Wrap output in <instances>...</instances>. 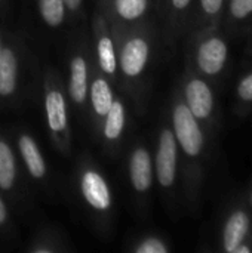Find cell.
I'll list each match as a JSON object with an SVG mask.
<instances>
[{
	"label": "cell",
	"mask_w": 252,
	"mask_h": 253,
	"mask_svg": "<svg viewBox=\"0 0 252 253\" xmlns=\"http://www.w3.org/2000/svg\"><path fill=\"white\" fill-rule=\"evenodd\" d=\"M245 200H247V203H248L250 209L252 211V185H251V188H250V191H248V194L245 196Z\"/></svg>",
	"instance_id": "83f0119b"
},
{
	"label": "cell",
	"mask_w": 252,
	"mask_h": 253,
	"mask_svg": "<svg viewBox=\"0 0 252 253\" xmlns=\"http://www.w3.org/2000/svg\"><path fill=\"white\" fill-rule=\"evenodd\" d=\"M64 3H65V6H67L68 9H71V10H76V9L80 6L82 0H64Z\"/></svg>",
	"instance_id": "d4e9b609"
},
{
	"label": "cell",
	"mask_w": 252,
	"mask_h": 253,
	"mask_svg": "<svg viewBox=\"0 0 252 253\" xmlns=\"http://www.w3.org/2000/svg\"><path fill=\"white\" fill-rule=\"evenodd\" d=\"M39 9L43 21L50 27H58L64 21V0H39Z\"/></svg>",
	"instance_id": "d6986e66"
},
{
	"label": "cell",
	"mask_w": 252,
	"mask_h": 253,
	"mask_svg": "<svg viewBox=\"0 0 252 253\" xmlns=\"http://www.w3.org/2000/svg\"><path fill=\"white\" fill-rule=\"evenodd\" d=\"M149 0H114L116 12L128 21L137 19L147 10Z\"/></svg>",
	"instance_id": "44dd1931"
},
{
	"label": "cell",
	"mask_w": 252,
	"mask_h": 253,
	"mask_svg": "<svg viewBox=\"0 0 252 253\" xmlns=\"http://www.w3.org/2000/svg\"><path fill=\"white\" fill-rule=\"evenodd\" d=\"M149 53H150V47L144 39L135 37L128 40L126 44L123 46L122 56H120V67L123 73L131 77L143 73L149 61Z\"/></svg>",
	"instance_id": "ba28073f"
},
{
	"label": "cell",
	"mask_w": 252,
	"mask_h": 253,
	"mask_svg": "<svg viewBox=\"0 0 252 253\" xmlns=\"http://www.w3.org/2000/svg\"><path fill=\"white\" fill-rule=\"evenodd\" d=\"M251 58H252V55H251ZM251 67H252V61H251Z\"/></svg>",
	"instance_id": "f546056e"
},
{
	"label": "cell",
	"mask_w": 252,
	"mask_h": 253,
	"mask_svg": "<svg viewBox=\"0 0 252 253\" xmlns=\"http://www.w3.org/2000/svg\"><path fill=\"white\" fill-rule=\"evenodd\" d=\"M233 113L239 117H247L252 113V70L244 74L236 84Z\"/></svg>",
	"instance_id": "5bb4252c"
},
{
	"label": "cell",
	"mask_w": 252,
	"mask_h": 253,
	"mask_svg": "<svg viewBox=\"0 0 252 253\" xmlns=\"http://www.w3.org/2000/svg\"><path fill=\"white\" fill-rule=\"evenodd\" d=\"M98 62L104 73L107 74L116 73L117 61H116L114 46L110 37H101V40L98 42Z\"/></svg>",
	"instance_id": "ffe728a7"
},
{
	"label": "cell",
	"mask_w": 252,
	"mask_h": 253,
	"mask_svg": "<svg viewBox=\"0 0 252 253\" xmlns=\"http://www.w3.org/2000/svg\"><path fill=\"white\" fill-rule=\"evenodd\" d=\"M171 4H172V9L178 15H183V13H186L192 7L193 0H171Z\"/></svg>",
	"instance_id": "603a6c76"
},
{
	"label": "cell",
	"mask_w": 252,
	"mask_h": 253,
	"mask_svg": "<svg viewBox=\"0 0 252 253\" xmlns=\"http://www.w3.org/2000/svg\"><path fill=\"white\" fill-rule=\"evenodd\" d=\"M125 126V108L120 101H113L108 113L105 114V125H104V135L107 139L114 141L117 139Z\"/></svg>",
	"instance_id": "2e32d148"
},
{
	"label": "cell",
	"mask_w": 252,
	"mask_h": 253,
	"mask_svg": "<svg viewBox=\"0 0 252 253\" xmlns=\"http://www.w3.org/2000/svg\"><path fill=\"white\" fill-rule=\"evenodd\" d=\"M70 98L82 104L88 93V65L82 56H74L70 62V83H68Z\"/></svg>",
	"instance_id": "8fae6325"
},
{
	"label": "cell",
	"mask_w": 252,
	"mask_h": 253,
	"mask_svg": "<svg viewBox=\"0 0 252 253\" xmlns=\"http://www.w3.org/2000/svg\"><path fill=\"white\" fill-rule=\"evenodd\" d=\"M110 84L104 79H95L91 84V102L98 116H105L113 104Z\"/></svg>",
	"instance_id": "9a60e30c"
},
{
	"label": "cell",
	"mask_w": 252,
	"mask_h": 253,
	"mask_svg": "<svg viewBox=\"0 0 252 253\" xmlns=\"http://www.w3.org/2000/svg\"><path fill=\"white\" fill-rule=\"evenodd\" d=\"M45 108L49 129L55 133L64 132L67 127V107L62 93L58 90H49L46 93Z\"/></svg>",
	"instance_id": "30bf717a"
},
{
	"label": "cell",
	"mask_w": 252,
	"mask_h": 253,
	"mask_svg": "<svg viewBox=\"0 0 252 253\" xmlns=\"http://www.w3.org/2000/svg\"><path fill=\"white\" fill-rule=\"evenodd\" d=\"M21 156L28 168V172L34 178H43L46 173V165L45 160L40 154V150L36 144V141L30 135H22L18 142Z\"/></svg>",
	"instance_id": "7c38bea8"
},
{
	"label": "cell",
	"mask_w": 252,
	"mask_h": 253,
	"mask_svg": "<svg viewBox=\"0 0 252 253\" xmlns=\"http://www.w3.org/2000/svg\"><path fill=\"white\" fill-rule=\"evenodd\" d=\"M82 194L85 200L97 211H107L111 205V194L104 178L95 172L88 170L82 176Z\"/></svg>",
	"instance_id": "52a82bcc"
},
{
	"label": "cell",
	"mask_w": 252,
	"mask_h": 253,
	"mask_svg": "<svg viewBox=\"0 0 252 253\" xmlns=\"http://www.w3.org/2000/svg\"><path fill=\"white\" fill-rule=\"evenodd\" d=\"M16 87V58L10 49H1L0 55V95L9 96Z\"/></svg>",
	"instance_id": "4fadbf2b"
},
{
	"label": "cell",
	"mask_w": 252,
	"mask_h": 253,
	"mask_svg": "<svg viewBox=\"0 0 252 253\" xmlns=\"http://www.w3.org/2000/svg\"><path fill=\"white\" fill-rule=\"evenodd\" d=\"M15 182V160L9 145L0 141V188L10 190Z\"/></svg>",
	"instance_id": "ac0fdd59"
},
{
	"label": "cell",
	"mask_w": 252,
	"mask_h": 253,
	"mask_svg": "<svg viewBox=\"0 0 252 253\" xmlns=\"http://www.w3.org/2000/svg\"><path fill=\"white\" fill-rule=\"evenodd\" d=\"M178 172V144L174 130L162 129L156 154V175L160 187L169 190L175 185Z\"/></svg>",
	"instance_id": "5b68a950"
},
{
	"label": "cell",
	"mask_w": 252,
	"mask_h": 253,
	"mask_svg": "<svg viewBox=\"0 0 252 253\" xmlns=\"http://www.w3.org/2000/svg\"><path fill=\"white\" fill-rule=\"evenodd\" d=\"M172 130L178 144V150H181L192 166L189 172L190 185L198 188V185L202 182V162L206 153L208 136L183 99H178L172 108Z\"/></svg>",
	"instance_id": "6da1fadb"
},
{
	"label": "cell",
	"mask_w": 252,
	"mask_h": 253,
	"mask_svg": "<svg viewBox=\"0 0 252 253\" xmlns=\"http://www.w3.org/2000/svg\"><path fill=\"white\" fill-rule=\"evenodd\" d=\"M252 211L245 197L232 199L223 218L220 230V249L224 253H233L235 249L251 234Z\"/></svg>",
	"instance_id": "277c9868"
},
{
	"label": "cell",
	"mask_w": 252,
	"mask_h": 253,
	"mask_svg": "<svg viewBox=\"0 0 252 253\" xmlns=\"http://www.w3.org/2000/svg\"><path fill=\"white\" fill-rule=\"evenodd\" d=\"M183 101L201 123L206 136H215L218 127V110L215 90L211 82L198 73H190L184 83Z\"/></svg>",
	"instance_id": "3957f363"
},
{
	"label": "cell",
	"mask_w": 252,
	"mask_h": 253,
	"mask_svg": "<svg viewBox=\"0 0 252 253\" xmlns=\"http://www.w3.org/2000/svg\"><path fill=\"white\" fill-rule=\"evenodd\" d=\"M252 27V0H226L221 30L227 37H238Z\"/></svg>",
	"instance_id": "8992f818"
},
{
	"label": "cell",
	"mask_w": 252,
	"mask_h": 253,
	"mask_svg": "<svg viewBox=\"0 0 252 253\" xmlns=\"http://www.w3.org/2000/svg\"><path fill=\"white\" fill-rule=\"evenodd\" d=\"M129 175L134 188L140 193L147 191L153 184V166L150 153L146 148H137L129 162Z\"/></svg>",
	"instance_id": "9c48e42d"
},
{
	"label": "cell",
	"mask_w": 252,
	"mask_h": 253,
	"mask_svg": "<svg viewBox=\"0 0 252 253\" xmlns=\"http://www.w3.org/2000/svg\"><path fill=\"white\" fill-rule=\"evenodd\" d=\"M0 55H1V46H0Z\"/></svg>",
	"instance_id": "f1b7e54d"
},
{
	"label": "cell",
	"mask_w": 252,
	"mask_h": 253,
	"mask_svg": "<svg viewBox=\"0 0 252 253\" xmlns=\"http://www.w3.org/2000/svg\"><path fill=\"white\" fill-rule=\"evenodd\" d=\"M202 27H221L226 0H198Z\"/></svg>",
	"instance_id": "e0dca14e"
},
{
	"label": "cell",
	"mask_w": 252,
	"mask_h": 253,
	"mask_svg": "<svg viewBox=\"0 0 252 253\" xmlns=\"http://www.w3.org/2000/svg\"><path fill=\"white\" fill-rule=\"evenodd\" d=\"M196 71L208 82H220L230 67L229 37L221 27H202L193 49Z\"/></svg>",
	"instance_id": "7a4b0ae2"
},
{
	"label": "cell",
	"mask_w": 252,
	"mask_h": 253,
	"mask_svg": "<svg viewBox=\"0 0 252 253\" xmlns=\"http://www.w3.org/2000/svg\"><path fill=\"white\" fill-rule=\"evenodd\" d=\"M6 221V208H4V203L1 202L0 199V225Z\"/></svg>",
	"instance_id": "484cf974"
},
{
	"label": "cell",
	"mask_w": 252,
	"mask_h": 253,
	"mask_svg": "<svg viewBox=\"0 0 252 253\" xmlns=\"http://www.w3.org/2000/svg\"><path fill=\"white\" fill-rule=\"evenodd\" d=\"M168 246L154 237L146 239L138 248H137V253H168Z\"/></svg>",
	"instance_id": "7402d4cb"
},
{
	"label": "cell",
	"mask_w": 252,
	"mask_h": 253,
	"mask_svg": "<svg viewBox=\"0 0 252 253\" xmlns=\"http://www.w3.org/2000/svg\"><path fill=\"white\" fill-rule=\"evenodd\" d=\"M233 253H252V231L251 234L235 249Z\"/></svg>",
	"instance_id": "cb8c5ba5"
},
{
	"label": "cell",
	"mask_w": 252,
	"mask_h": 253,
	"mask_svg": "<svg viewBox=\"0 0 252 253\" xmlns=\"http://www.w3.org/2000/svg\"><path fill=\"white\" fill-rule=\"evenodd\" d=\"M248 36H250V42H248V55L251 56L252 55V27L250 28V31H248Z\"/></svg>",
	"instance_id": "4316f807"
}]
</instances>
